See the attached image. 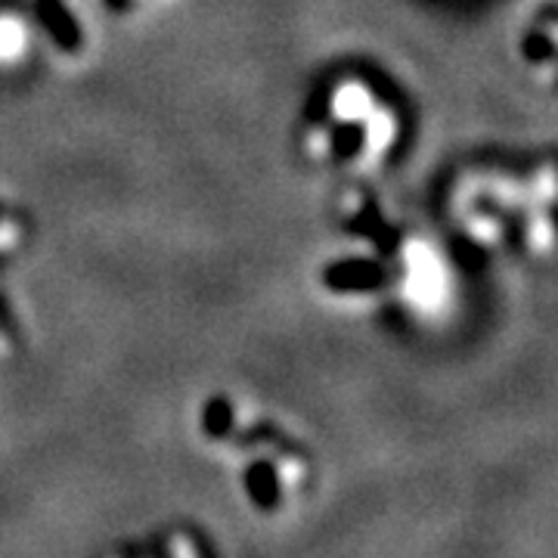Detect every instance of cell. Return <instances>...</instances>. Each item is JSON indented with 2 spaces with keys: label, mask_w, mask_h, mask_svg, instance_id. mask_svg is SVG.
<instances>
[{
  "label": "cell",
  "mask_w": 558,
  "mask_h": 558,
  "mask_svg": "<svg viewBox=\"0 0 558 558\" xmlns=\"http://www.w3.org/2000/svg\"><path fill=\"white\" fill-rule=\"evenodd\" d=\"M38 10H40V20H44V25H47V32L60 40L65 50L78 47L81 44L78 25H75V20L69 16V10L62 7V0H40Z\"/></svg>",
  "instance_id": "obj_2"
},
{
  "label": "cell",
  "mask_w": 558,
  "mask_h": 558,
  "mask_svg": "<svg viewBox=\"0 0 558 558\" xmlns=\"http://www.w3.org/2000/svg\"><path fill=\"white\" fill-rule=\"evenodd\" d=\"M28 44V28L16 16H0V60L10 62L22 57Z\"/></svg>",
  "instance_id": "obj_3"
},
{
  "label": "cell",
  "mask_w": 558,
  "mask_h": 558,
  "mask_svg": "<svg viewBox=\"0 0 558 558\" xmlns=\"http://www.w3.org/2000/svg\"><path fill=\"white\" fill-rule=\"evenodd\" d=\"M407 292L422 311H435L450 295V279L444 260L432 252V245H410L407 252Z\"/></svg>",
  "instance_id": "obj_1"
},
{
  "label": "cell",
  "mask_w": 558,
  "mask_h": 558,
  "mask_svg": "<svg viewBox=\"0 0 558 558\" xmlns=\"http://www.w3.org/2000/svg\"><path fill=\"white\" fill-rule=\"evenodd\" d=\"M112 3H116V7H121V3H124V0H112Z\"/></svg>",
  "instance_id": "obj_4"
}]
</instances>
